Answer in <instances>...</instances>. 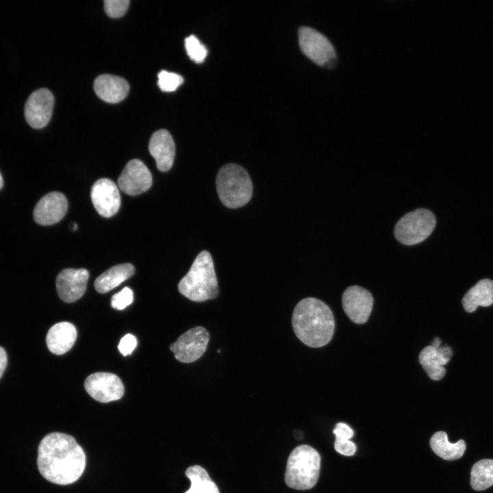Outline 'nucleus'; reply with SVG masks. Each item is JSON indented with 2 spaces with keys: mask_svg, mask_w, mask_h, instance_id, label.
I'll use <instances>...</instances> for the list:
<instances>
[{
  "mask_svg": "<svg viewBox=\"0 0 493 493\" xmlns=\"http://www.w3.org/2000/svg\"><path fill=\"white\" fill-rule=\"evenodd\" d=\"M435 225V217L431 211L418 208L401 217L395 225L394 233L401 244L414 245L426 240Z\"/></svg>",
  "mask_w": 493,
  "mask_h": 493,
  "instance_id": "nucleus-6",
  "label": "nucleus"
},
{
  "mask_svg": "<svg viewBox=\"0 0 493 493\" xmlns=\"http://www.w3.org/2000/svg\"><path fill=\"white\" fill-rule=\"evenodd\" d=\"M298 35L301 50L309 60L327 68L336 66V53L327 37L309 27H300Z\"/></svg>",
  "mask_w": 493,
  "mask_h": 493,
  "instance_id": "nucleus-7",
  "label": "nucleus"
},
{
  "mask_svg": "<svg viewBox=\"0 0 493 493\" xmlns=\"http://www.w3.org/2000/svg\"><path fill=\"white\" fill-rule=\"evenodd\" d=\"M179 292L189 300L203 302L218 297L217 277L210 253L202 251L178 284Z\"/></svg>",
  "mask_w": 493,
  "mask_h": 493,
  "instance_id": "nucleus-3",
  "label": "nucleus"
},
{
  "mask_svg": "<svg viewBox=\"0 0 493 493\" xmlns=\"http://www.w3.org/2000/svg\"><path fill=\"white\" fill-rule=\"evenodd\" d=\"M136 346L137 340L136 337L132 334L128 333L121 338L118 345V349L123 356H126L131 355Z\"/></svg>",
  "mask_w": 493,
  "mask_h": 493,
  "instance_id": "nucleus-29",
  "label": "nucleus"
},
{
  "mask_svg": "<svg viewBox=\"0 0 493 493\" xmlns=\"http://www.w3.org/2000/svg\"><path fill=\"white\" fill-rule=\"evenodd\" d=\"M185 474L191 485L184 493H219L217 485L203 467L199 465L190 466Z\"/></svg>",
  "mask_w": 493,
  "mask_h": 493,
  "instance_id": "nucleus-23",
  "label": "nucleus"
},
{
  "mask_svg": "<svg viewBox=\"0 0 493 493\" xmlns=\"http://www.w3.org/2000/svg\"><path fill=\"white\" fill-rule=\"evenodd\" d=\"M470 485L477 491H482L493 485V459H483L472 466Z\"/></svg>",
  "mask_w": 493,
  "mask_h": 493,
  "instance_id": "nucleus-24",
  "label": "nucleus"
},
{
  "mask_svg": "<svg viewBox=\"0 0 493 493\" xmlns=\"http://www.w3.org/2000/svg\"><path fill=\"white\" fill-rule=\"evenodd\" d=\"M292 324L296 336L305 345L318 348L331 340L335 328L333 313L320 300L308 297L295 306Z\"/></svg>",
  "mask_w": 493,
  "mask_h": 493,
  "instance_id": "nucleus-2",
  "label": "nucleus"
},
{
  "mask_svg": "<svg viewBox=\"0 0 493 493\" xmlns=\"http://www.w3.org/2000/svg\"><path fill=\"white\" fill-rule=\"evenodd\" d=\"M54 105L53 94L46 88L32 92L25 105V117L34 129H40L49 122Z\"/></svg>",
  "mask_w": 493,
  "mask_h": 493,
  "instance_id": "nucleus-11",
  "label": "nucleus"
},
{
  "mask_svg": "<svg viewBox=\"0 0 493 493\" xmlns=\"http://www.w3.org/2000/svg\"><path fill=\"white\" fill-rule=\"evenodd\" d=\"M89 273L85 268H65L56 278V289L60 299L66 303L79 299L84 294Z\"/></svg>",
  "mask_w": 493,
  "mask_h": 493,
  "instance_id": "nucleus-14",
  "label": "nucleus"
},
{
  "mask_svg": "<svg viewBox=\"0 0 493 493\" xmlns=\"http://www.w3.org/2000/svg\"><path fill=\"white\" fill-rule=\"evenodd\" d=\"M216 185L219 199L229 208L246 205L253 194V184L247 171L236 164H227L220 168Z\"/></svg>",
  "mask_w": 493,
  "mask_h": 493,
  "instance_id": "nucleus-4",
  "label": "nucleus"
},
{
  "mask_svg": "<svg viewBox=\"0 0 493 493\" xmlns=\"http://www.w3.org/2000/svg\"><path fill=\"white\" fill-rule=\"evenodd\" d=\"M8 362L7 354L3 348L0 346V379L2 377Z\"/></svg>",
  "mask_w": 493,
  "mask_h": 493,
  "instance_id": "nucleus-32",
  "label": "nucleus"
},
{
  "mask_svg": "<svg viewBox=\"0 0 493 493\" xmlns=\"http://www.w3.org/2000/svg\"><path fill=\"white\" fill-rule=\"evenodd\" d=\"M210 334L203 327L192 328L170 346L176 359L182 363H191L199 359L205 352Z\"/></svg>",
  "mask_w": 493,
  "mask_h": 493,
  "instance_id": "nucleus-8",
  "label": "nucleus"
},
{
  "mask_svg": "<svg viewBox=\"0 0 493 493\" xmlns=\"http://www.w3.org/2000/svg\"><path fill=\"white\" fill-rule=\"evenodd\" d=\"M120 189L125 193L136 196L148 190L152 185V175L147 166L140 160H130L118 179Z\"/></svg>",
  "mask_w": 493,
  "mask_h": 493,
  "instance_id": "nucleus-12",
  "label": "nucleus"
},
{
  "mask_svg": "<svg viewBox=\"0 0 493 493\" xmlns=\"http://www.w3.org/2000/svg\"><path fill=\"white\" fill-rule=\"evenodd\" d=\"M129 5V0H105L104 9L108 16L118 18L125 14Z\"/></svg>",
  "mask_w": 493,
  "mask_h": 493,
  "instance_id": "nucleus-27",
  "label": "nucleus"
},
{
  "mask_svg": "<svg viewBox=\"0 0 493 493\" xmlns=\"http://www.w3.org/2000/svg\"><path fill=\"white\" fill-rule=\"evenodd\" d=\"M333 433L336 435V440H349L354 434L353 429L344 422L337 423Z\"/></svg>",
  "mask_w": 493,
  "mask_h": 493,
  "instance_id": "nucleus-31",
  "label": "nucleus"
},
{
  "mask_svg": "<svg viewBox=\"0 0 493 493\" xmlns=\"http://www.w3.org/2000/svg\"><path fill=\"white\" fill-rule=\"evenodd\" d=\"M343 309L349 319L357 324L365 323L372 309V294L365 288L352 286L347 288L342 296Z\"/></svg>",
  "mask_w": 493,
  "mask_h": 493,
  "instance_id": "nucleus-10",
  "label": "nucleus"
},
{
  "mask_svg": "<svg viewBox=\"0 0 493 493\" xmlns=\"http://www.w3.org/2000/svg\"><path fill=\"white\" fill-rule=\"evenodd\" d=\"M84 388L91 397L101 403L118 400L124 394L121 379L110 372L91 374L86 379Z\"/></svg>",
  "mask_w": 493,
  "mask_h": 493,
  "instance_id": "nucleus-9",
  "label": "nucleus"
},
{
  "mask_svg": "<svg viewBox=\"0 0 493 493\" xmlns=\"http://www.w3.org/2000/svg\"><path fill=\"white\" fill-rule=\"evenodd\" d=\"M75 327L68 322L53 325L47 332L46 343L49 350L55 355H63L73 346L77 338Z\"/></svg>",
  "mask_w": 493,
  "mask_h": 493,
  "instance_id": "nucleus-19",
  "label": "nucleus"
},
{
  "mask_svg": "<svg viewBox=\"0 0 493 493\" xmlns=\"http://www.w3.org/2000/svg\"><path fill=\"white\" fill-rule=\"evenodd\" d=\"M68 210L66 197L59 192H51L43 196L36 205L33 216L36 223L51 225L58 223Z\"/></svg>",
  "mask_w": 493,
  "mask_h": 493,
  "instance_id": "nucleus-15",
  "label": "nucleus"
},
{
  "mask_svg": "<svg viewBox=\"0 0 493 493\" xmlns=\"http://www.w3.org/2000/svg\"><path fill=\"white\" fill-rule=\"evenodd\" d=\"M430 446L437 455L445 460H455L460 458L466 448L464 440H459L455 443H451L444 431L435 433L430 440Z\"/></svg>",
  "mask_w": 493,
  "mask_h": 493,
  "instance_id": "nucleus-22",
  "label": "nucleus"
},
{
  "mask_svg": "<svg viewBox=\"0 0 493 493\" xmlns=\"http://www.w3.org/2000/svg\"><path fill=\"white\" fill-rule=\"evenodd\" d=\"M452 356V349L446 344L442 347L429 345L421 350L418 359L429 378L439 381L445 375L444 366L448 363Z\"/></svg>",
  "mask_w": 493,
  "mask_h": 493,
  "instance_id": "nucleus-16",
  "label": "nucleus"
},
{
  "mask_svg": "<svg viewBox=\"0 0 493 493\" xmlns=\"http://www.w3.org/2000/svg\"><path fill=\"white\" fill-rule=\"evenodd\" d=\"M133 301V292L125 287L119 292L114 294L111 299V306L117 310H122L130 305Z\"/></svg>",
  "mask_w": 493,
  "mask_h": 493,
  "instance_id": "nucleus-28",
  "label": "nucleus"
},
{
  "mask_svg": "<svg viewBox=\"0 0 493 493\" xmlns=\"http://www.w3.org/2000/svg\"><path fill=\"white\" fill-rule=\"evenodd\" d=\"M157 77V84L163 92H173L184 82L180 75L166 71H160Z\"/></svg>",
  "mask_w": 493,
  "mask_h": 493,
  "instance_id": "nucleus-26",
  "label": "nucleus"
},
{
  "mask_svg": "<svg viewBox=\"0 0 493 493\" xmlns=\"http://www.w3.org/2000/svg\"><path fill=\"white\" fill-rule=\"evenodd\" d=\"M185 47L189 58L196 63L203 62L207 56V48L194 35L186 38Z\"/></svg>",
  "mask_w": 493,
  "mask_h": 493,
  "instance_id": "nucleus-25",
  "label": "nucleus"
},
{
  "mask_svg": "<svg viewBox=\"0 0 493 493\" xmlns=\"http://www.w3.org/2000/svg\"><path fill=\"white\" fill-rule=\"evenodd\" d=\"M94 90L97 95L103 101L116 103L123 101L127 96L129 86L122 77L105 74L95 79Z\"/></svg>",
  "mask_w": 493,
  "mask_h": 493,
  "instance_id": "nucleus-18",
  "label": "nucleus"
},
{
  "mask_svg": "<svg viewBox=\"0 0 493 493\" xmlns=\"http://www.w3.org/2000/svg\"><path fill=\"white\" fill-rule=\"evenodd\" d=\"M320 456L306 444L296 447L290 454L285 472V481L291 488L305 490L317 483L320 468Z\"/></svg>",
  "mask_w": 493,
  "mask_h": 493,
  "instance_id": "nucleus-5",
  "label": "nucleus"
},
{
  "mask_svg": "<svg viewBox=\"0 0 493 493\" xmlns=\"http://www.w3.org/2000/svg\"><path fill=\"white\" fill-rule=\"evenodd\" d=\"M134 272V266L129 263L114 266L95 279V290L99 293L108 292L131 277Z\"/></svg>",
  "mask_w": 493,
  "mask_h": 493,
  "instance_id": "nucleus-21",
  "label": "nucleus"
},
{
  "mask_svg": "<svg viewBox=\"0 0 493 493\" xmlns=\"http://www.w3.org/2000/svg\"><path fill=\"white\" fill-rule=\"evenodd\" d=\"M462 303L469 313L475 312L479 306L488 307L493 304V281L490 279L479 281L466 293Z\"/></svg>",
  "mask_w": 493,
  "mask_h": 493,
  "instance_id": "nucleus-20",
  "label": "nucleus"
},
{
  "mask_svg": "<svg viewBox=\"0 0 493 493\" xmlns=\"http://www.w3.org/2000/svg\"><path fill=\"white\" fill-rule=\"evenodd\" d=\"M38 468L47 481L62 485L75 482L86 467V454L75 439L53 432L45 435L38 449Z\"/></svg>",
  "mask_w": 493,
  "mask_h": 493,
  "instance_id": "nucleus-1",
  "label": "nucleus"
},
{
  "mask_svg": "<svg viewBox=\"0 0 493 493\" xmlns=\"http://www.w3.org/2000/svg\"><path fill=\"white\" fill-rule=\"evenodd\" d=\"M90 197L97 212L103 217L110 218L115 215L121 205L119 190L114 181L101 178L92 186Z\"/></svg>",
  "mask_w": 493,
  "mask_h": 493,
  "instance_id": "nucleus-13",
  "label": "nucleus"
},
{
  "mask_svg": "<svg viewBox=\"0 0 493 493\" xmlns=\"http://www.w3.org/2000/svg\"><path fill=\"white\" fill-rule=\"evenodd\" d=\"M334 447L338 453L346 456H352L356 451L355 444L350 440H335Z\"/></svg>",
  "mask_w": 493,
  "mask_h": 493,
  "instance_id": "nucleus-30",
  "label": "nucleus"
},
{
  "mask_svg": "<svg viewBox=\"0 0 493 493\" xmlns=\"http://www.w3.org/2000/svg\"><path fill=\"white\" fill-rule=\"evenodd\" d=\"M149 150L155 160L159 170L166 172L171 168L175 155V146L167 130L160 129L153 134L149 140Z\"/></svg>",
  "mask_w": 493,
  "mask_h": 493,
  "instance_id": "nucleus-17",
  "label": "nucleus"
},
{
  "mask_svg": "<svg viewBox=\"0 0 493 493\" xmlns=\"http://www.w3.org/2000/svg\"><path fill=\"white\" fill-rule=\"evenodd\" d=\"M3 177H2L0 173V190L3 187Z\"/></svg>",
  "mask_w": 493,
  "mask_h": 493,
  "instance_id": "nucleus-33",
  "label": "nucleus"
},
{
  "mask_svg": "<svg viewBox=\"0 0 493 493\" xmlns=\"http://www.w3.org/2000/svg\"><path fill=\"white\" fill-rule=\"evenodd\" d=\"M76 229H77V225L76 223H73L72 230L75 231Z\"/></svg>",
  "mask_w": 493,
  "mask_h": 493,
  "instance_id": "nucleus-34",
  "label": "nucleus"
}]
</instances>
